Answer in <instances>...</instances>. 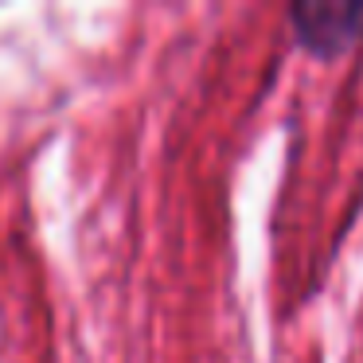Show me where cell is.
<instances>
[{"label": "cell", "instance_id": "1", "mask_svg": "<svg viewBox=\"0 0 363 363\" xmlns=\"http://www.w3.org/2000/svg\"><path fill=\"white\" fill-rule=\"evenodd\" d=\"M285 16L308 55L336 59L363 40V0H297Z\"/></svg>", "mask_w": 363, "mask_h": 363}]
</instances>
